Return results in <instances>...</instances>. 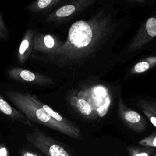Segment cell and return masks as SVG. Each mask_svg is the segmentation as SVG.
<instances>
[{"label": "cell", "mask_w": 156, "mask_h": 156, "mask_svg": "<svg viewBox=\"0 0 156 156\" xmlns=\"http://www.w3.org/2000/svg\"><path fill=\"white\" fill-rule=\"evenodd\" d=\"M119 112L124 122L132 130L141 132L146 129V122L145 119L136 112L126 107L122 102L120 103Z\"/></svg>", "instance_id": "cell-6"}, {"label": "cell", "mask_w": 156, "mask_h": 156, "mask_svg": "<svg viewBox=\"0 0 156 156\" xmlns=\"http://www.w3.org/2000/svg\"><path fill=\"white\" fill-rule=\"evenodd\" d=\"M156 63V57H150L141 60L137 63L133 67L132 73L139 74L142 73L154 66V64Z\"/></svg>", "instance_id": "cell-15"}, {"label": "cell", "mask_w": 156, "mask_h": 156, "mask_svg": "<svg viewBox=\"0 0 156 156\" xmlns=\"http://www.w3.org/2000/svg\"><path fill=\"white\" fill-rule=\"evenodd\" d=\"M62 44L53 35L36 33L34 37L33 49L52 55L62 46Z\"/></svg>", "instance_id": "cell-5"}, {"label": "cell", "mask_w": 156, "mask_h": 156, "mask_svg": "<svg viewBox=\"0 0 156 156\" xmlns=\"http://www.w3.org/2000/svg\"><path fill=\"white\" fill-rule=\"evenodd\" d=\"M0 112L6 116L20 121L28 126H32V122L26 117V116L22 113L20 111H18L14 107H12L2 96L0 94Z\"/></svg>", "instance_id": "cell-9"}, {"label": "cell", "mask_w": 156, "mask_h": 156, "mask_svg": "<svg viewBox=\"0 0 156 156\" xmlns=\"http://www.w3.org/2000/svg\"><path fill=\"white\" fill-rule=\"evenodd\" d=\"M6 94L31 122L45 126L75 139L81 137L80 130L69 129L50 116L43 108L40 103V101L35 95L16 91H8Z\"/></svg>", "instance_id": "cell-2"}, {"label": "cell", "mask_w": 156, "mask_h": 156, "mask_svg": "<svg viewBox=\"0 0 156 156\" xmlns=\"http://www.w3.org/2000/svg\"><path fill=\"white\" fill-rule=\"evenodd\" d=\"M140 104L141 108H145L156 115V102H148L146 101H143L140 102Z\"/></svg>", "instance_id": "cell-18"}, {"label": "cell", "mask_w": 156, "mask_h": 156, "mask_svg": "<svg viewBox=\"0 0 156 156\" xmlns=\"http://www.w3.org/2000/svg\"><path fill=\"white\" fill-rule=\"evenodd\" d=\"M40 105L43 107V108L44 110V111L50 116H51L54 120L59 122L60 124L69 128L73 130H79V129L74 124H73L72 122L69 121L68 119H66L65 118L63 117L60 113H58L57 112L54 110L51 107L47 105L46 104L43 103L41 101H40Z\"/></svg>", "instance_id": "cell-12"}, {"label": "cell", "mask_w": 156, "mask_h": 156, "mask_svg": "<svg viewBox=\"0 0 156 156\" xmlns=\"http://www.w3.org/2000/svg\"><path fill=\"white\" fill-rule=\"evenodd\" d=\"M7 74L11 79L24 83L37 85H46L53 83L52 80L50 77L22 68H12L8 70Z\"/></svg>", "instance_id": "cell-4"}, {"label": "cell", "mask_w": 156, "mask_h": 156, "mask_svg": "<svg viewBox=\"0 0 156 156\" xmlns=\"http://www.w3.org/2000/svg\"><path fill=\"white\" fill-rule=\"evenodd\" d=\"M21 156H39L38 155L36 154L34 152H32L31 151H28L26 150H23L20 152Z\"/></svg>", "instance_id": "cell-20"}, {"label": "cell", "mask_w": 156, "mask_h": 156, "mask_svg": "<svg viewBox=\"0 0 156 156\" xmlns=\"http://www.w3.org/2000/svg\"><path fill=\"white\" fill-rule=\"evenodd\" d=\"M139 34L133 46H140L156 37V18L151 17L147 19Z\"/></svg>", "instance_id": "cell-8"}, {"label": "cell", "mask_w": 156, "mask_h": 156, "mask_svg": "<svg viewBox=\"0 0 156 156\" xmlns=\"http://www.w3.org/2000/svg\"><path fill=\"white\" fill-rule=\"evenodd\" d=\"M142 110H143L144 113L145 114V115L149 119L151 123L156 127V115H155L152 112H151L150 111H149L145 108H142Z\"/></svg>", "instance_id": "cell-19"}, {"label": "cell", "mask_w": 156, "mask_h": 156, "mask_svg": "<svg viewBox=\"0 0 156 156\" xmlns=\"http://www.w3.org/2000/svg\"><path fill=\"white\" fill-rule=\"evenodd\" d=\"M138 144L142 146L150 147H156V133L152 134L145 137L138 141Z\"/></svg>", "instance_id": "cell-16"}, {"label": "cell", "mask_w": 156, "mask_h": 156, "mask_svg": "<svg viewBox=\"0 0 156 156\" xmlns=\"http://www.w3.org/2000/svg\"><path fill=\"white\" fill-rule=\"evenodd\" d=\"M9 37V32L0 13V40H5Z\"/></svg>", "instance_id": "cell-17"}, {"label": "cell", "mask_w": 156, "mask_h": 156, "mask_svg": "<svg viewBox=\"0 0 156 156\" xmlns=\"http://www.w3.org/2000/svg\"><path fill=\"white\" fill-rule=\"evenodd\" d=\"M96 21H77L69 27L66 41L53 54L58 60L76 58L90 51L100 38L102 30Z\"/></svg>", "instance_id": "cell-1"}, {"label": "cell", "mask_w": 156, "mask_h": 156, "mask_svg": "<svg viewBox=\"0 0 156 156\" xmlns=\"http://www.w3.org/2000/svg\"><path fill=\"white\" fill-rule=\"evenodd\" d=\"M0 156H9L8 152L5 147L4 146L0 147Z\"/></svg>", "instance_id": "cell-21"}, {"label": "cell", "mask_w": 156, "mask_h": 156, "mask_svg": "<svg viewBox=\"0 0 156 156\" xmlns=\"http://www.w3.org/2000/svg\"><path fill=\"white\" fill-rule=\"evenodd\" d=\"M26 139L47 156H76L65 144L37 128L27 133Z\"/></svg>", "instance_id": "cell-3"}, {"label": "cell", "mask_w": 156, "mask_h": 156, "mask_svg": "<svg viewBox=\"0 0 156 156\" xmlns=\"http://www.w3.org/2000/svg\"><path fill=\"white\" fill-rule=\"evenodd\" d=\"M130 156H156V151L154 148L142 146H130L127 147Z\"/></svg>", "instance_id": "cell-14"}, {"label": "cell", "mask_w": 156, "mask_h": 156, "mask_svg": "<svg viewBox=\"0 0 156 156\" xmlns=\"http://www.w3.org/2000/svg\"><path fill=\"white\" fill-rule=\"evenodd\" d=\"M69 100L71 105L83 116H92L93 108L88 101L77 96H71Z\"/></svg>", "instance_id": "cell-11"}, {"label": "cell", "mask_w": 156, "mask_h": 156, "mask_svg": "<svg viewBox=\"0 0 156 156\" xmlns=\"http://www.w3.org/2000/svg\"><path fill=\"white\" fill-rule=\"evenodd\" d=\"M35 34V30L28 29L24 34L17 51V59L18 62L21 65L25 63L33 50Z\"/></svg>", "instance_id": "cell-7"}, {"label": "cell", "mask_w": 156, "mask_h": 156, "mask_svg": "<svg viewBox=\"0 0 156 156\" xmlns=\"http://www.w3.org/2000/svg\"><path fill=\"white\" fill-rule=\"evenodd\" d=\"M76 10L77 7L74 4H69L64 5L50 13L46 18V21L51 22L63 20L74 14Z\"/></svg>", "instance_id": "cell-10"}, {"label": "cell", "mask_w": 156, "mask_h": 156, "mask_svg": "<svg viewBox=\"0 0 156 156\" xmlns=\"http://www.w3.org/2000/svg\"><path fill=\"white\" fill-rule=\"evenodd\" d=\"M60 0H38L32 2L29 5V10L34 13L48 10L59 4Z\"/></svg>", "instance_id": "cell-13"}]
</instances>
